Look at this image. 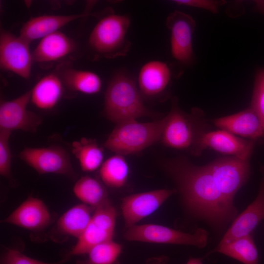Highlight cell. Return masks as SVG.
<instances>
[{
  "mask_svg": "<svg viewBox=\"0 0 264 264\" xmlns=\"http://www.w3.org/2000/svg\"><path fill=\"white\" fill-rule=\"evenodd\" d=\"M165 167L193 214L217 227L234 218L235 207L221 194L207 165L197 166L179 157L167 162Z\"/></svg>",
  "mask_w": 264,
  "mask_h": 264,
  "instance_id": "6da1fadb",
  "label": "cell"
},
{
  "mask_svg": "<svg viewBox=\"0 0 264 264\" xmlns=\"http://www.w3.org/2000/svg\"><path fill=\"white\" fill-rule=\"evenodd\" d=\"M104 112L109 120L116 124L154 115L145 106L133 79L124 71L115 73L109 83L105 94Z\"/></svg>",
  "mask_w": 264,
  "mask_h": 264,
  "instance_id": "7a4b0ae2",
  "label": "cell"
},
{
  "mask_svg": "<svg viewBox=\"0 0 264 264\" xmlns=\"http://www.w3.org/2000/svg\"><path fill=\"white\" fill-rule=\"evenodd\" d=\"M130 24L127 15L115 14L112 9L102 17L89 38L90 48L97 57L113 59L126 56L131 43L126 37Z\"/></svg>",
  "mask_w": 264,
  "mask_h": 264,
  "instance_id": "3957f363",
  "label": "cell"
},
{
  "mask_svg": "<svg viewBox=\"0 0 264 264\" xmlns=\"http://www.w3.org/2000/svg\"><path fill=\"white\" fill-rule=\"evenodd\" d=\"M165 119L142 123L132 120L116 124L104 147L123 156L139 152L161 140Z\"/></svg>",
  "mask_w": 264,
  "mask_h": 264,
  "instance_id": "277c9868",
  "label": "cell"
},
{
  "mask_svg": "<svg viewBox=\"0 0 264 264\" xmlns=\"http://www.w3.org/2000/svg\"><path fill=\"white\" fill-rule=\"evenodd\" d=\"M124 238L130 241L190 245L202 248L207 243L208 233L201 228L193 234H189L163 225L146 224L128 228Z\"/></svg>",
  "mask_w": 264,
  "mask_h": 264,
  "instance_id": "5b68a950",
  "label": "cell"
},
{
  "mask_svg": "<svg viewBox=\"0 0 264 264\" xmlns=\"http://www.w3.org/2000/svg\"><path fill=\"white\" fill-rule=\"evenodd\" d=\"M116 215L110 201L96 208L86 229L67 255L87 254L94 246L112 240Z\"/></svg>",
  "mask_w": 264,
  "mask_h": 264,
  "instance_id": "8992f818",
  "label": "cell"
},
{
  "mask_svg": "<svg viewBox=\"0 0 264 264\" xmlns=\"http://www.w3.org/2000/svg\"><path fill=\"white\" fill-rule=\"evenodd\" d=\"M207 165L221 194L233 204L236 193L249 176V160L230 156L217 159Z\"/></svg>",
  "mask_w": 264,
  "mask_h": 264,
  "instance_id": "52a82bcc",
  "label": "cell"
},
{
  "mask_svg": "<svg viewBox=\"0 0 264 264\" xmlns=\"http://www.w3.org/2000/svg\"><path fill=\"white\" fill-rule=\"evenodd\" d=\"M19 157L39 174L75 176L69 154L60 146L26 147L19 153Z\"/></svg>",
  "mask_w": 264,
  "mask_h": 264,
  "instance_id": "ba28073f",
  "label": "cell"
},
{
  "mask_svg": "<svg viewBox=\"0 0 264 264\" xmlns=\"http://www.w3.org/2000/svg\"><path fill=\"white\" fill-rule=\"evenodd\" d=\"M29 43L11 32L1 30L0 35V66L1 69L11 71L28 79L31 74L33 60Z\"/></svg>",
  "mask_w": 264,
  "mask_h": 264,
  "instance_id": "9c48e42d",
  "label": "cell"
},
{
  "mask_svg": "<svg viewBox=\"0 0 264 264\" xmlns=\"http://www.w3.org/2000/svg\"><path fill=\"white\" fill-rule=\"evenodd\" d=\"M193 116L182 111L177 105V99L174 97L171 110L164 117L161 139L162 143L167 147L176 149L192 147L198 138Z\"/></svg>",
  "mask_w": 264,
  "mask_h": 264,
  "instance_id": "30bf717a",
  "label": "cell"
},
{
  "mask_svg": "<svg viewBox=\"0 0 264 264\" xmlns=\"http://www.w3.org/2000/svg\"><path fill=\"white\" fill-rule=\"evenodd\" d=\"M31 90L15 99L2 101L0 105V130L12 132L21 130L34 133L42 123V118L27 107L31 100Z\"/></svg>",
  "mask_w": 264,
  "mask_h": 264,
  "instance_id": "8fae6325",
  "label": "cell"
},
{
  "mask_svg": "<svg viewBox=\"0 0 264 264\" xmlns=\"http://www.w3.org/2000/svg\"><path fill=\"white\" fill-rule=\"evenodd\" d=\"M255 141L245 140L224 130L201 133L192 146V152L198 154L205 148L219 153L249 160Z\"/></svg>",
  "mask_w": 264,
  "mask_h": 264,
  "instance_id": "7c38bea8",
  "label": "cell"
},
{
  "mask_svg": "<svg viewBox=\"0 0 264 264\" xmlns=\"http://www.w3.org/2000/svg\"><path fill=\"white\" fill-rule=\"evenodd\" d=\"M175 193V189H158L122 198L121 207L125 227L128 229L154 213Z\"/></svg>",
  "mask_w": 264,
  "mask_h": 264,
  "instance_id": "4fadbf2b",
  "label": "cell"
},
{
  "mask_svg": "<svg viewBox=\"0 0 264 264\" xmlns=\"http://www.w3.org/2000/svg\"><path fill=\"white\" fill-rule=\"evenodd\" d=\"M166 24L171 32L172 55L177 61L187 64L193 58L192 35L196 23L189 15L176 10L167 17Z\"/></svg>",
  "mask_w": 264,
  "mask_h": 264,
  "instance_id": "5bb4252c",
  "label": "cell"
},
{
  "mask_svg": "<svg viewBox=\"0 0 264 264\" xmlns=\"http://www.w3.org/2000/svg\"><path fill=\"white\" fill-rule=\"evenodd\" d=\"M260 172L262 177L257 197L234 220L220 243L229 242L251 234L259 222L264 219V165L261 167Z\"/></svg>",
  "mask_w": 264,
  "mask_h": 264,
  "instance_id": "9a60e30c",
  "label": "cell"
},
{
  "mask_svg": "<svg viewBox=\"0 0 264 264\" xmlns=\"http://www.w3.org/2000/svg\"><path fill=\"white\" fill-rule=\"evenodd\" d=\"M50 221V214L45 203L39 198L29 196L1 222L38 231L46 228Z\"/></svg>",
  "mask_w": 264,
  "mask_h": 264,
  "instance_id": "2e32d148",
  "label": "cell"
},
{
  "mask_svg": "<svg viewBox=\"0 0 264 264\" xmlns=\"http://www.w3.org/2000/svg\"><path fill=\"white\" fill-rule=\"evenodd\" d=\"M215 126L233 134L255 140L264 134L261 121L251 108L213 121Z\"/></svg>",
  "mask_w": 264,
  "mask_h": 264,
  "instance_id": "e0dca14e",
  "label": "cell"
},
{
  "mask_svg": "<svg viewBox=\"0 0 264 264\" xmlns=\"http://www.w3.org/2000/svg\"><path fill=\"white\" fill-rule=\"evenodd\" d=\"M171 79L167 65L160 61H150L141 67L138 75L139 91L147 97L158 96L166 88Z\"/></svg>",
  "mask_w": 264,
  "mask_h": 264,
  "instance_id": "ac0fdd59",
  "label": "cell"
},
{
  "mask_svg": "<svg viewBox=\"0 0 264 264\" xmlns=\"http://www.w3.org/2000/svg\"><path fill=\"white\" fill-rule=\"evenodd\" d=\"M89 14L69 15H43L32 18L26 22L21 29L20 36L29 43L42 39L55 32L67 23Z\"/></svg>",
  "mask_w": 264,
  "mask_h": 264,
  "instance_id": "d6986e66",
  "label": "cell"
},
{
  "mask_svg": "<svg viewBox=\"0 0 264 264\" xmlns=\"http://www.w3.org/2000/svg\"><path fill=\"white\" fill-rule=\"evenodd\" d=\"M95 209L84 203L77 204L64 213L58 219L52 237L67 236L78 239L89 224Z\"/></svg>",
  "mask_w": 264,
  "mask_h": 264,
  "instance_id": "ffe728a7",
  "label": "cell"
},
{
  "mask_svg": "<svg viewBox=\"0 0 264 264\" xmlns=\"http://www.w3.org/2000/svg\"><path fill=\"white\" fill-rule=\"evenodd\" d=\"M74 42L60 31L42 39L32 53L33 62L44 63L55 61L73 52Z\"/></svg>",
  "mask_w": 264,
  "mask_h": 264,
  "instance_id": "44dd1931",
  "label": "cell"
},
{
  "mask_svg": "<svg viewBox=\"0 0 264 264\" xmlns=\"http://www.w3.org/2000/svg\"><path fill=\"white\" fill-rule=\"evenodd\" d=\"M63 88L58 73H50L40 79L31 90L30 101L39 109H52L62 96Z\"/></svg>",
  "mask_w": 264,
  "mask_h": 264,
  "instance_id": "7402d4cb",
  "label": "cell"
},
{
  "mask_svg": "<svg viewBox=\"0 0 264 264\" xmlns=\"http://www.w3.org/2000/svg\"><path fill=\"white\" fill-rule=\"evenodd\" d=\"M58 74L64 86L70 90L93 94L101 89V80L93 72L66 67L60 70Z\"/></svg>",
  "mask_w": 264,
  "mask_h": 264,
  "instance_id": "603a6c76",
  "label": "cell"
},
{
  "mask_svg": "<svg viewBox=\"0 0 264 264\" xmlns=\"http://www.w3.org/2000/svg\"><path fill=\"white\" fill-rule=\"evenodd\" d=\"M73 191L83 203L95 209L110 201L105 186L91 176H82L75 183Z\"/></svg>",
  "mask_w": 264,
  "mask_h": 264,
  "instance_id": "cb8c5ba5",
  "label": "cell"
},
{
  "mask_svg": "<svg viewBox=\"0 0 264 264\" xmlns=\"http://www.w3.org/2000/svg\"><path fill=\"white\" fill-rule=\"evenodd\" d=\"M218 252L243 264H258L257 249L251 234L227 243H219L211 252Z\"/></svg>",
  "mask_w": 264,
  "mask_h": 264,
  "instance_id": "d4e9b609",
  "label": "cell"
},
{
  "mask_svg": "<svg viewBox=\"0 0 264 264\" xmlns=\"http://www.w3.org/2000/svg\"><path fill=\"white\" fill-rule=\"evenodd\" d=\"M72 153L78 159L84 172L94 171L103 164V149L95 140L83 137L80 140L73 141Z\"/></svg>",
  "mask_w": 264,
  "mask_h": 264,
  "instance_id": "484cf974",
  "label": "cell"
},
{
  "mask_svg": "<svg viewBox=\"0 0 264 264\" xmlns=\"http://www.w3.org/2000/svg\"><path fill=\"white\" fill-rule=\"evenodd\" d=\"M129 172V166L124 156L115 154L103 163L99 176L106 186L119 188L126 184Z\"/></svg>",
  "mask_w": 264,
  "mask_h": 264,
  "instance_id": "4316f807",
  "label": "cell"
},
{
  "mask_svg": "<svg viewBox=\"0 0 264 264\" xmlns=\"http://www.w3.org/2000/svg\"><path fill=\"white\" fill-rule=\"evenodd\" d=\"M121 252V245L111 240L92 247L87 258L77 261L76 264H120L118 257Z\"/></svg>",
  "mask_w": 264,
  "mask_h": 264,
  "instance_id": "83f0119b",
  "label": "cell"
},
{
  "mask_svg": "<svg viewBox=\"0 0 264 264\" xmlns=\"http://www.w3.org/2000/svg\"><path fill=\"white\" fill-rule=\"evenodd\" d=\"M11 132L0 130V174L11 179V154L9 140Z\"/></svg>",
  "mask_w": 264,
  "mask_h": 264,
  "instance_id": "f1b7e54d",
  "label": "cell"
},
{
  "mask_svg": "<svg viewBox=\"0 0 264 264\" xmlns=\"http://www.w3.org/2000/svg\"><path fill=\"white\" fill-rule=\"evenodd\" d=\"M66 257L55 263H45L40 261L24 255L19 250L7 249L1 259V264H63L70 258Z\"/></svg>",
  "mask_w": 264,
  "mask_h": 264,
  "instance_id": "f546056e",
  "label": "cell"
},
{
  "mask_svg": "<svg viewBox=\"0 0 264 264\" xmlns=\"http://www.w3.org/2000/svg\"><path fill=\"white\" fill-rule=\"evenodd\" d=\"M259 117L264 129V82L257 76L251 107Z\"/></svg>",
  "mask_w": 264,
  "mask_h": 264,
  "instance_id": "4dcf8cb0",
  "label": "cell"
},
{
  "mask_svg": "<svg viewBox=\"0 0 264 264\" xmlns=\"http://www.w3.org/2000/svg\"><path fill=\"white\" fill-rule=\"evenodd\" d=\"M173 1L179 5L199 8L214 13L218 12L220 3L217 1L208 0H176Z\"/></svg>",
  "mask_w": 264,
  "mask_h": 264,
  "instance_id": "1f68e13d",
  "label": "cell"
},
{
  "mask_svg": "<svg viewBox=\"0 0 264 264\" xmlns=\"http://www.w3.org/2000/svg\"><path fill=\"white\" fill-rule=\"evenodd\" d=\"M150 263V264H166V260L164 258H155L152 259Z\"/></svg>",
  "mask_w": 264,
  "mask_h": 264,
  "instance_id": "d6a6232c",
  "label": "cell"
},
{
  "mask_svg": "<svg viewBox=\"0 0 264 264\" xmlns=\"http://www.w3.org/2000/svg\"><path fill=\"white\" fill-rule=\"evenodd\" d=\"M186 264H202V259L190 258Z\"/></svg>",
  "mask_w": 264,
  "mask_h": 264,
  "instance_id": "836d02e7",
  "label": "cell"
},
{
  "mask_svg": "<svg viewBox=\"0 0 264 264\" xmlns=\"http://www.w3.org/2000/svg\"><path fill=\"white\" fill-rule=\"evenodd\" d=\"M257 76L261 78L264 82V70H261L258 73Z\"/></svg>",
  "mask_w": 264,
  "mask_h": 264,
  "instance_id": "e575fe53",
  "label": "cell"
}]
</instances>
